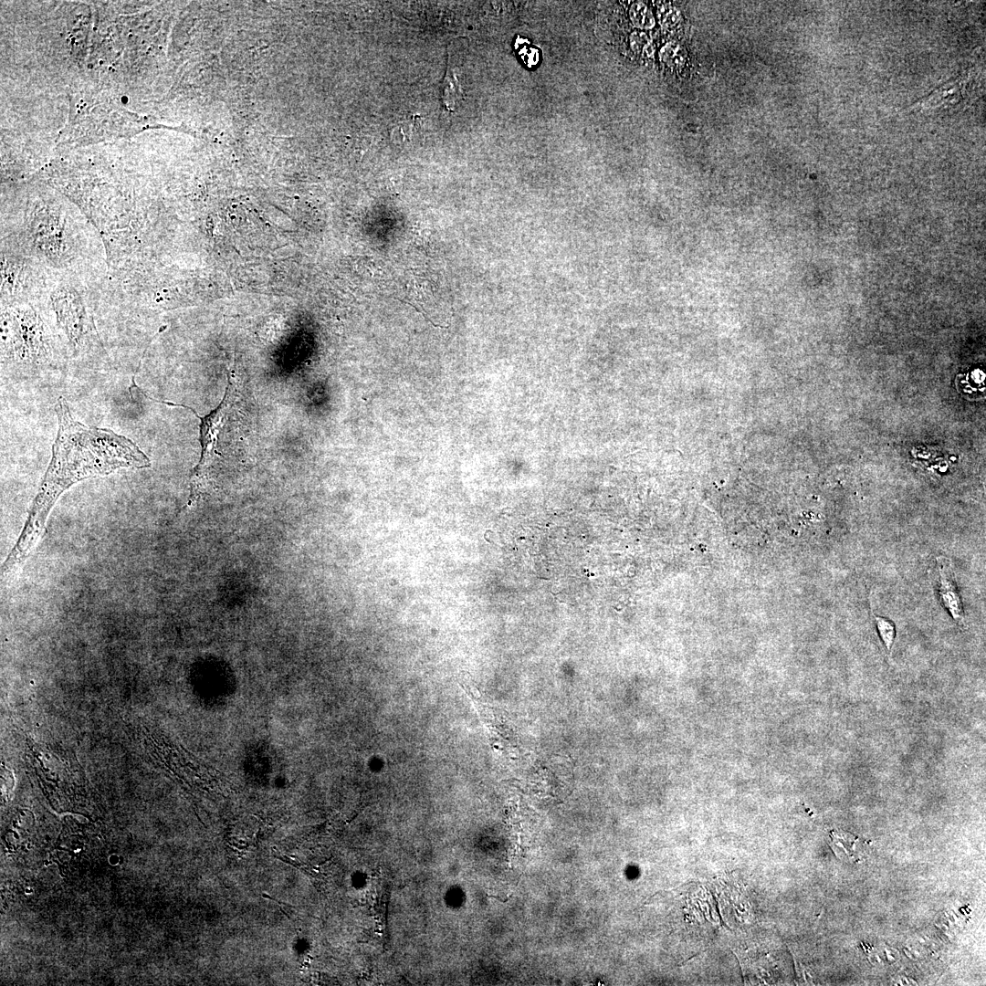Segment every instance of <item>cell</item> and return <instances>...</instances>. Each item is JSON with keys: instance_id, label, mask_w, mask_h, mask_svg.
Segmentation results:
<instances>
[{"instance_id": "1", "label": "cell", "mask_w": 986, "mask_h": 986, "mask_svg": "<svg viewBox=\"0 0 986 986\" xmlns=\"http://www.w3.org/2000/svg\"><path fill=\"white\" fill-rule=\"evenodd\" d=\"M58 429L52 456L17 542L4 561L10 573L28 556L43 535L46 521L59 496L75 483L109 475L121 468H145L150 458L131 439L107 428L77 421L63 397L55 407Z\"/></svg>"}, {"instance_id": "2", "label": "cell", "mask_w": 986, "mask_h": 986, "mask_svg": "<svg viewBox=\"0 0 986 986\" xmlns=\"http://www.w3.org/2000/svg\"><path fill=\"white\" fill-rule=\"evenodd\" d=\"M2 362L26 369L50 363L52 347L47 328L32 309L13 308L2 313Z\"/></svg>"}, {"instance_id": "3", "label": "cell", "mask_w": 986, "mask_h": 986, "mask_svg": "<svg viewBox=\"0 0 986 986\" xmlns=\"http://www.w3.org/2000/svg\"><path fill=\"white\" fill-rule=\"evenodd\" d=\"M227 386L225 395L218 406L205 416H200L193 408L170 402L158 403L171 406L187 408L200 420V444L201 456L198 464L194 468L190 479V495L188 505L209 494L215 488L216 464L223 456L218 450L219 439L223 434L224 426L235 412L236 401L238 397L236 388L232 377L228 376Z\"/></svg>"}, {"instance_id": "4", "label": "cell", "mask_w": 986, "mask_h": 986, "mask_svg": "<svg viewBox=\"0 0 986 986\" xmlns=\"http://www.w3.org/2000/svg\"><path fill=\"white\" fill-rule=\"evenodd\" d=\"M63 219L50 215H34L25 224L26 242L39 255L55 262L63 258L68 249L65 237L66 227Z\"/></svg>"}, {"instance_id": "5", "label": "cell", "mask_w": 986, "mask_h": 986, "mask_svg": "<svg viewBox=\"0 0 986 986\" xmlns=\"http://www.w3.org/2000/svg\"><path fill=\"white\" fill-rule=\"evenodd\" d=\"M57 320L71 345L77 350L83 348L91 330L84 306L74 293L62 290L53 299Z\"/></svg>"}, {"instance_id": "6", "label": "cell", "mask_w": 986, "mask_h": 986, "mask_svg": "<svg viewBox=\"0 0 986 986\" xmlns=\"http://www.w3.org/2000/svg\"><path fill=\"white\" fill-rule=\"evenodd\" d=\"M937 564L939 573V584L938 587L939 600L955 622L962 624L964 623L963 604L954 579L951 561L948 558L938 557Z\"/></svg>"}, {"instance_id": "7", "label": "cell", "mask_w": 986, "mask_h": 986, "mask_svg": "<svg viewBox=\"0 0 986 986\" xmlns=\"http://www.w3.org/2000/svg\"><path fill=\"white\" fill-rule=\"evenodd\" d=\"M461 95L462 90L458 78L453 69L448 68L444 79L442 92V100L446 108L453 110Z\"/></svg>"}, {"instance_id": "8", "label": "cell", "mask_w": 986, "mask_h": 986, "mask_svg": "<svg viewBox=\"0 0 986 986\" xmlns=\"http://www.w3.org/2000/svg\"><path fill=\"white\" fill-rule=\"evenodd\" d=\"M874 617L879 636L886 650L890 652L896 637L895 624L886 617L876 615Z\"/></svg>"}, {"instance_id": "9", "label": "cell", "mask_w": 986, "mask_h": 986, "mask_svg": "<svg viewBox=\"0 0 986 986\" xmlns=\"http://www.w3.org/2000/svg\"><path fill=\"white\" fill-rule=\"evenodd\" d=\"M630 16L632 22L640 28H650L655 24V20L651 11L645 4L641 2L632 5L630 9Z\"/></svg>"}, {"instance_id": "10", "label": "cell", "mask_w": 986, "mask_h": 986, "mask_svg": "<svg viewBox=\"0 0 986 986\" xmlns=\"http://www.w3.org/2000/svg\"><path fill=\"white\" fill-rule=\"evenodd\" d=\"M661 58L663 61L671 68H680L685 62V53L683 49L675 44H669L661 51Z\"/></svg>"}, {"instance_id": "11", "label": "cell", "mask_w": 986, "mask_h": 986, "mask_svg": "<svg viewBox=\"0 0 986 986\" xmlns=\"http://www.w3.org/2000/svg\"><path fill=\"white\" fill-rule=\"evenodd\" d=\"M662 20L666 26H675L680 20V14L677 9L670 8L663 15Z\"/></svg>"}]
</instances>
